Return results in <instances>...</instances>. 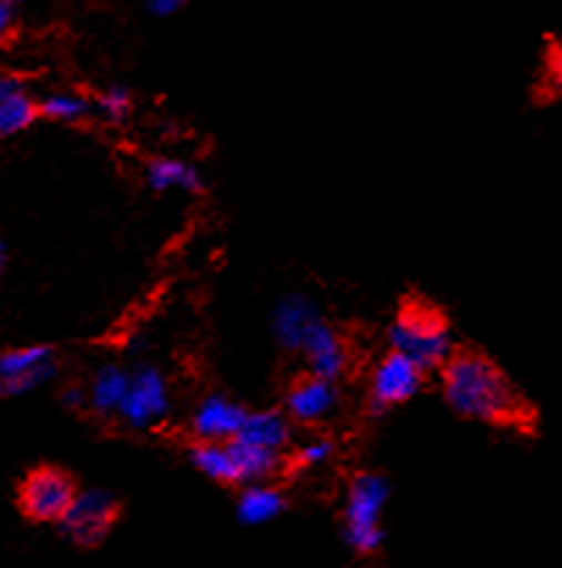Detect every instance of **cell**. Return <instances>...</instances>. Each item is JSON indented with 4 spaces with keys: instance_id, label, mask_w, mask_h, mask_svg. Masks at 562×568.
<instances>
[{
    "instance_id": "cell-15",
    "label": "cell",
    "mask_w": 562,
    "mask_h": 568,
    "mask_svg": "<svg viewBox=\"0 0 562 568\" xmlns=\"http://www.w3.org/2000/svg\"><path fill=\"white\" fill-rule=\"evenodd\" d=\"M236 438L238 442L275 449V453H286L294 444V422L288 419V414L283 408L247 410V419H244Z\"/></svg>"
},
{
    "instance_id": "cell-28",
    "label": "cell",
    "mask_w": 562,
    "mask_h": 568,
    "mask_svg": "<svg viewBox=\"0 0 562 568\" xmlns=\"http://www.w3.org/2000/svg\"><path fill=\"white\" fill-rule=\"evenodd\" d=\"M6 394V386H3V377H0V397H3Z\"/></svg>"
},
{
    "instance_id": "cell-6",
    "label": "cell",
    "mask_w": 562,
    "mask_h": 568,
    "mask_svg": "<svg viewBox=\"0 0 562 568\" xmlns=\"http://www.w3.org/2000/svg\"><path fill=\"white\" fill-rule=\"evenodd\" d=\"M427 372L397 349H388L371 366L369 388H366V410L371 419H382L388 410L410 403L425 388Z\"/></svg>"
},
{
    "instance_id": "cell-11",
    "label": "cell",
    "mask_w": 562,
    "mask_h": 568,
    "mask_svg": "<svg viewBox=\"0 0 562 568\" xmlns=\"http://www.w3.org/2000/svg\"><path fill=\"white\" fill-rule=\"evenodd\" d=\"M247 405L227 397L222 392H211L194 405L188 416V433L194 442H233L247 419Z\"/></svg>"
},
{
    "instance_id": "cell-20",
    "label": "cell",
    "mask_w": 562,
    "mask_h": 568,
    "mask_svg": "<svg viewBox=\"0 0 562 568\" xmlns=\"http://www.w3.org/2000/svg\"><path fill=\"white\" fill-rule=\"evenodd\" d=\"M231 453L233 460H236V471H238V486L244 483H258V480H272L283 471L286 466V458L283 453H275V449L258 447V444H247L233 438Z\"/></svg>"
},
{
    "instance_id": "cell-19",
    "label": "cell",
    "mask_w": 562,
    "mask_h": 568,
    "mask_svg": "<svg viewBox=\"0 0 562 568\" xmlns=\"http://www.w3.org/2000/svg\"><path fill=\"white\" fill-rule=\"evenodd\" d=\"M127 381H131V369L120 364H100L86 386L89 408L98 416H114L122 397H125Z\"/></svg>"
},
{
    "instance_id": "cell-12",
    "label": "cell",
    "mask_w": 562,
    "mask_h": 568,
    "mask_svg": "<svg viewBox=\"0 0 562 568\" xmlns=\"http://www.w3.org/2000/svg\"><path fill=\"white\" fill-rule=\"evenodd\" d=\"M321 308L316 305L314 297L303 292H288L283 294L280 300L275 303L269 316V327H272V338L277 342V347L286 349V353H299L303 347L305 333L314 327L316 320H321Z\"/></svg>"
},
{
    "instance_id": "cell-21",
    "label": "cell",
    "mask_w": 562,
    "mask_h": 568,
    "mask_svg": "<svg viewBox=\"0 0 562 568\" xmlns=\"http://www.w3.org/2000/svg\"><path fill=\"white\" fill-rule=\"evenodd\" d=\"M94 114V100L81 92H50L39 100V116L50 122H83Z\"/></svg>"
},
{
    "instance_id": "cell-2",
    "label": "cell",
    "mask_w": 562,
    "mask_h": 568,
    "mask_svg": "<svg viewBox=\"0 0 562 568\" xmlns=\"http://www.w3.org/2000/svg\"><path fill=\"white\" fill-rule=\"evenodd\" d=\"M391 503V480L382 471H355L341 503V538L349 552L369 558L386 541L382 516Z\"/></svg>"
},
{
    "instance_id": "cell-13",
    "label": "cell",
    "mask_w": 562,
    "mask_h": 568,
    "mask_svg": "<svg viewBox=\"0 0 562 568\" xmlns=\"http://www.w3.org/2000/svg\"><path fill=\"white\" fill-rule=\"evenodd\" d=\"M288 508V499L280 486L272 480L244 483L236 497V519L244 527H264L280 519Z\"/></svg>"
},
{
    "instance_id": "cell-1",
    "label": "cell",
    "mask_w": 562,
    "mask_h": 568,
    "mask_svg": "<svg viewBox=\"0 0 562 568\" xmlns=\"http://www.w3.org/2000/svg\"><path fill=\"white\" fill-rule=\"evenodd\" d=\"M443 403L460 419L535 438L541 430V408L510 377V372L474 347H458L441 366Z\"/></svg>"
},
{
    "instance_id": "cell-16",
    "label": "cell",
    "mask_w": 562,
    "mask_h": 568,
    "mask_svg": "<svg viewBox=\"0 0 562 568\" xmlns=\"http://www.w3.org/2000/svg\"><path fill=\"white\" fill-rule=\"evenodd\" d=\"M530 100L535 109H552L562 103V31L546 37L530 83Z\"/></svg>"
},
{
    "instance_id": "cell-14",
    "label": "cell",
    "mask_w": 562,
    "mask_h": 568,
    "mask_svg": "<svg viewBox=\"0 0 562 568\" xmlns=\"http://www.w3.org/2000/svg\"><path fill=\"white\" fill-rule=\"evenodd\" d=\"M144 183L159 194L172 192V189L186 192L188 197L205 194L203 172L194 164H188L186 159H172V155H155V159H150L144 164Z\"/></svg>"
},
{
    "instance_id": "cell-25",
    "label": "cell",
    "mask_w": 562,
    "mask_h": 568,
    "mask_svg": "<svg viewBox=\"0 0 562 568\" xmlns=\"http://www.w3.org/2000/svg\"><path fill=\"white\" fill-rule=\"evenodd\" d=\"M144 6L153 17H172L186 6V0H144Z\"/></svg>"
},
{
    "instance_id": "cell-24",
    "label": "cell",
    "mask_w": 562,
    "mask_h": 568,
    "mask_svg": "<svg viewBox=\"0 0 562 568\" xmlns=\"http://www.w3.org/2000/svg\"><path fill=\"white\" fill-rule=\"evenodd\" d=\"M61 405H64L67 410L89 408L86 386H81V383H70V386H67L64 392H61Z\"/></svg>"
},
{
    "instance_id": "cell-3",
    "label": "cell",
    "mask_w": 562,
    "mask_h": 568,
    "mask_svg": "<svg viewBox=\"0 0 562 568\" xmlns=\"http://www.w3.org/2000/svg\"><path fill=\"white\" fill-rule=\"evenodd\" d=\"M386 338L388 349L402 353L425 372H438L458 349L447 316L427 303H405L388 325Z\"/></svg>"
},
{
    "instance_id": "cell-26",
    "label": "cell",
    "mask_w": 562,
    "mask_h": 568,
    "mask_svg": "<svg viewBox=\"0 0 562 568\" xmlns=\"http://www.w3.org/2000/svg\"><path fill=\"white\" fill-rule=\"evenodd\" d=\"M11 22H14V11H11L9 0H0V39L11 31Z\"/></svg>"
},
{
    "instance_id": "cell-22",
    "label": "cell",
    "mask_w": 562,
    "mask_h": 568,
    "mask_svg": "<svg viewBox=\"0 0 562 568\" xmlns=\"http://www.w3.org/2000/svg\"><path fill=\"white\" fill-rule=\"evenodd\" d=\"M94 100V114L100 116L109 125H122V122L131 120L133 114V92L122 83H111L103 92H98Z\"/></svg>"
},
{
    "instance_id": "cell-27",
    "label": "cell",
    "mask_w": 562,
    "mask_h": 568,
    "mask_svg": "<svg viewBox=\"0 0 562 568\" xmlns=\"http://www.w3.org/2000/svg\"><path fill=\"white\" fill-rule=\"evenodd\" d=\"M6 272H9V247H6V242L0 239V283H3Z\"/></svg>"
},
{
    "instance_id": "cell-10",
    "label": "cell",
    "mask_w": 562,
    "mask_h": 568,
    "mask_svg": "<svg viewBox=\"0 0 562 568\" xmlns=\"http://www.w3.org/2000/svg\"><path fill=\"white\" fill-rule=\"evenodd\" d=\"M341 405V388L338 383L325 381V377L316 375H303L286 388V397H283V410L288 414V419L294 425H319V422L330 419L333 414Z\"/></svg>"
},
{
    "instance_id": "cell-8",
    "label": "cell",
    "mask_w": 562,
    "mask_h": 568,
    "mask_svg": "<svg viewBox=\"0 0 562 568\" xmlns=\"http://www.w3.org/2000/svg\"><path fill=\"white\" fill-rule=\"evenodd\" d=\"M59 375L55 349L50 344H25L0 353V377H3L6 394H31L33 388L44 386Z\"/></svg>"
},
{
    "instance_id": "cell-5",
    "label": "cell",
    "mask_w": 562,
    "mask_h": 568,
    "mask_svg": "<svg viewBox=\"0 0 562 568\" xmlns=\"http://www.w3.org/2000/svg\"><path fill=\"white\" fill-rule=\"evenodd\" d=\"M120 497L109 488H78L70 508L55 521V527H59L61 538H67L70 544L81 549H92L109 538L116 519H120Z\"/></svg>"
},
{
    "instance_id": "cell-29",
    "label": "cell",
    "mask_w": 562,
    "mask_h": 568,
    "mask_svg": "<svg viewBox=\"0 0 562 568\" xmlns=\"http://www.w3.org/2000/svg\"><path fill=\"white\" fill-rule=\"evenodd\" d=\"M9 3H11V6H14V3H25V0H9Z\"/></svg>"
},
{
    "instance_id": "cell-17",
    "label": "cell",
    "mask_w": 562,
    "mask_h": 568,
    "mask_svg": "<svg viewBox=\"0 0 562 568\" xmlns=\"http://www.w3.org/2000/svg\"><path fill=\"white\" fill-rule=\"evenodd\" d=\"M39 116V103L17 78H0V139L28 131Z\"/></svg>"
},
{
    "instance_id": "cell-18",
    "label": "cell",
    "mask_w": 562,
    "mask_h": 568,
    "mask_svg": "<svg viewBox=\"0 0 562 568\" xmlns=\"http://www.w3.org/2000/svg\"><path fill=\"white\" fill-rule=\"evenodd\" d=\"M186 460L192 469L208 477L219 486H238L236 460H233L231 444L227 442H192L186 449Z\"/></svg>"
},
{
    "instance_id": "cell-4",
    "label": "cell",
    "mask_w": 562,
    "mask_h": 568,
    "mask_svg": "<svg viewBox=\"0 0 562 568\" xmlns=\"http://www.w3.org/2000/svg\"><path fill=\"white\" fill-rule=\"evenodd\" d=\"M172 414V388L164 372L153 364L131 369L125 397L116 408V419L133 433H147L164 425Z\"/></svg>"
},
{
    "instance_id": "cell-23",
    "label": "cell",
    "mask_w": 562,
    "mask_h": 568,
    "mask_svg": "<svg viewBox=\"0 0 562 568\" xmlns=\"http://www.w3.org/2000/svg\"><path fill=\"white\" fill-rule=\"evenodd\" d=\"M336 455V442L325 436H314L308 442H303L294 453V464L303 466V469H319V466H327Z\"/></svg>"
},
{
    "instance_id": "cell-7",
    "label": "cell",
    "mask_w": 562,
    "mask_h": 568,
    "mask_svg": "<svg viewBox=\"0 0 562 568\" xmlns=\"http://www.w3.org/2000/svg\"><path fill=\"white\" fill-rule=\"evenodd\" d=\"M78 494L75 480L59 466H39L28 471L25 480L20 483L17 491V505L22 516L39 525H55L70 508L72 497Z\"/></svg>"
},
{
    "instance_id": "cell-9",
    "label": "cell",
    "mask_w": 562,
    "mask_h": 568,
    "mask_svg": "<svg viewBox=\"0 0 562 568\" xmlns=\"http://www.w3.org/2000/svg\"><path fill=\"white\" fill-rule=\"evenodd\" d=\"M297 355L305 361L310 375L325 377V381L333 383H341L349 375V364H352L341 333L333 327L327 316L316 320L314 327L305 333L303 347H299Z\"/></svg>"
}]
</instances>
